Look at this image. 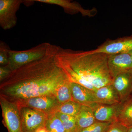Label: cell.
<instances>
[{
    "label": "cell",
    "mask_w": 132,
    "mask_h": 132,
    "mask_svg": "<svg viewBox=\"0 0 132 132\" xmlns=\"http://www.w3.org/2000/svg\"><path fill=\"white\" fill-rule=\"evenodd\" d=\"M18 105L28 107L44 112L54 113L60 105L55 96L44 95L14 101Z\"/></svg>",
    "instance_id": "8992f818"
},
{
    "label": "cell",
    "mask_w": 132,
    "mask_h": 132,
    "mask_svg": "<svg viewBox=\"0 0 132 132\" xmlns=\"http://www.w3.org/2000/svg\"><path fill=\"white\" fill-rule=\"evenodd\" d=\"M111 123L97 121L88 127L76 132H106Z\"/></svg>",
    "instance_id": "44dd1931"
},
{
    "label": "cell",
    "mask_w": 132,
    "mask_h": 132,
    "mask_svg": "<svg viewBox=\"0 0 132 132\" xmlns=\"http://www.w3.org/2000/svg\"><path fill=\"white\" fill-rule=\"evenodd\" d=\"M108 65L113 79L123 73L132 69V59L128 53L109 54Z\"/></svg>",
    "instance_id": "9c48e42d"
},
{
    "label": "cell",
    "mask_w": 132,
    "mask_h": 132,
    "mask_svg": "<svg viewBox=\"0 0 132 132\" xmlns=\"http://www.w3.org/2000/svg\"><path fill=\"white\" fill-rule=\"evenodd\" d=\"M127 132H132V126L128 128Z\"/></svg>",
    "instance_id": "484cf974"
},
{
    "label": "cell",
    "mask_w": 132,
    "mask_h": 132,
    "mask_svg": "<svg viewBox=\"0 0 132 132\" xmlns=\"http://www.w3.org/2000/svg\"><path fill=\"white\" fill-rule=\"evenodd\" d=\"M118 121L127 128L132 126V98L123 103Z\"/></svg>",
    "instance_id": "2e32d148"
},
{
    "label": "cell",
    "mask_w": 132,
    "mask_h": 132,
    "mask_svg": "<svg viewBox=\"0 0 132 132\" xmlns=\"http://www.w3.org/2000/svg\"><path fill=\"white\" fill-rule=\"evenodd\" d=\"M35 132H49L45 126L42 127L38 128Z\"/></svg>",
    "instance_id": "d4e9b609"
},
{
    "label": "cell",
    "mask_w": 132,
    "mask_h": 132,
    "mask_svg": "<svg viewBox=\"0 0 132 132\" xmlns=\"http://www.w3.org/2000/svg\"><path fill=\"white\" fill-rule=\"evenodd\" d=\"M71 86L74 101L91 108L97 104L94 91L75 82H71Z\"/></svg>",
    "instance_id": "7c38bea8"
},
{
    "label": "cell",
    "mask_w": 132,
    "mask_h": 132,
    "mask_svg": "<svg viewBox=\"0 0 132 132\" xmlns=\"http://www.w3.org/2000/svg\"><path fill=\"white\" fill-rule=\"evenodd\" d=\"M112 85L121 102H124L132 95V69L119 75L113 79Z\"/></svg>",
    "instance_id": "8fae6325"
},
{
    "label": "cell",
    "mask_w": 132,
    "mask_h": 132,
    "mask_svg": "<svg viewBox=\"0 0 132 132\" xmlns=\"http://www.w3.org/2000/svg\"><path fill=\"white\" fill-rule=\"evenodd\" d=\"M94 92L97 104L111 105L122 102L112 84L98 88Z\"/></svg>",
    "instance_id": "4fadbf2b"
},
{
    "label": "cell",
    "mask_w": 132,
    "mask_h": 132,
    "mask_svg": "<svg viewBox=\"0 0 132 132\" xmlns=\"http://www.w3.org/2000/svg\"><path fill=\"white\" fill-rule=\"evenodd\" d=\"M55 97L60 104L73 100L71 82L68 81L57 88L55 93Z\"/></svg>",
    "instance_id": "e0dca14e"
},
{
    "label": "cell",
    "mask_w": 132,
    "mask_h": 132,
    "mask_svg": "<svg viewBox=\"0 0 132 132\" xmlns=\"http://www.w3.org/2000/svg\"><path fill=\"white\" fill-rule=\"evenodd\" d=\"M23 2L21 0L0 1V26L3 29L8 30L15 26L16 12Z\"/></svg>",
    "instance_id": "52a82bcc"
},
{
    "label": "cell",
    "mask_w": 132,
    "mask_h": 132,
    "mask_svg": "<svg viewBox=\"0 0 132 132\" xmlns=\"http://www.w3.org/2000/svg\"><path fill=\"white\" fill-rule=\"evenodd\" d=\"M124 102L114 105L96 104L92 108L95 118L98 121L113 123L118 121Z\"/></svg>",
    "instance_id": "30bf717a"
},
{
    "label": "cell",
    "mask_w": 132,
    "mask_h": 132,
    "mask_svg": "<svg viewBox=\"0 0 132 132\" xmlns=\"http://www.w3.org/2000/svg\"><path fill=\"white\" fill-rule=\"evenodd\" d=\"M45 127L49 132H67L61 120L54 113L48 114Z\"/></svg>",
    "instance_id": "d6986e66"
},
{
    "label": "cell",
    "mask_w": 132,
    "mask_h": 132,
    "mask_svg": "<svg viewBox=\"0 0 132 132\" xmlns=\"http://www.w3.org/2000/svg\"><path fill=\"white\" fill-rule=\"evenodd\" d=\"M132 51V35L107 40L96 49L91 50L93 53H103L108 55L128 53Z\"/></svg>",
    "instance_id": "ba28073f"
},
{
    "label": "cell",
    "mask_w": 132,
    "mask_h": 132,
    "mask_svg": "<svg viewBox=\"0 0 132 132\" xmlns=\"http://www.w3.org/2000/svg\"><path fill=\"white\" fill-rule=\"evenodd\" d=\"M59 47L50 44L44 57L12 71L1 82V96L12 101L44 95L55 96L57 88L70 81L55 60Z\"/></svg>",
    "instance_id": "6da1fadb"
},
{
    "label": "cell",
    "mask_w": 132,
    "mask_h": 132,
    "mask_svg": "<svg viewBox=\"0 0 132 132\" xmlns=\"http://www.w3.org/2000/svg\"><path fill=\"white\" fill-rule=\"evenodd\" d=\"M34 1L51 5H58L66 10L76 13L80 12L84 16L91 17L94 16L97 13L96 9H85L77 3L72 2L68 0H35Z\"/></svg>",
    "instance_id": "5bb4252c"
},
{
    "label": "cell",
    "mask_w": 132,
    "mask_h": 132,
    "mask_svg": "<svg viewBox=\"0 0 132 132\" xmlns=\"http://www.w3.org/2000/svg\"></svg>",
    "instance_id": "83f0119b"
},
{
    "label": "cell",
    "mask_w": 132,
    "mask_h": 132,
    "mask_svg": "<svg viewBox=\"0 0 132 132\" xmlns=\"http://www.w3.org/2000/svg\"><path fill=\"white\" fill-rule=\"evenodd\" d=\"M10 49L5 42L1 41L0 43V65L6 66L9 62V52Z\"/></svg>",
    "instance_id": "7402d4cb"
},
{
    "label": "cell",
    "mask_w": 132,
    "mask_h": 132,
    "mask_svg": "<svg viewBox=\"0 0 132 132\" xmlns=\"http://www.w3.org/2000/svg\"><path fill=\"white\" fill-rule=\"evenodd\" d=\"M128 53L130 55L132 59V51H130V52H128Z\"/></svg>",
    "instance_id": "4316f807"
},
{
    "label": "cell",
    "mask_w": 132,
    "mask_h": 132,
    "mask_svg": "<svg viewBox=\"0 0 132 132\" xmlns=\"http://www.w3.org/2000/svg\"><path fill=\"white\" fill-rule=\"evenodd\" d=\"M54 114L61 120L67 132H76V124L75 117L59 112H55Z\"/></svg>",
    "instance_id": "ffe728a7"
},
{
    "label": "cell",
    "mask_w": 132,
    "mask_h": 132,
    "mask_svg": "<svg viewBox=\"0 0 132 132\" xmlns=\"http://www.w3.org/2000/svg\"><path fill=\"white\" fill-rule=\"evenodd\" d=\"M18 105L21 119L22 132H35L39 128L45 126L47 114L28 107Z\"/></svg>",
    "instance_id": "277c9868"
},
{
    "label": "cell",
    "mask_w": 132,
    "mask_h": 132,
    "mask_svg": "<svg viewBox=\"0 0 132 132\" xmlns=\"http://www.w3.org/2000/svg\"><path fill=\"white\" fill-rule=\"evenodd\" d=\"M75 118L76 124L75 132L86 128L97 121L92 108L82 105Z\"/></svg>",
    "instance_id": "9a60e30c"
},
{
    "label": "cell",
    "mask_w": 132,
    "mask_h": 132,
    "mask_svg": "<svg viewBox=\"0 0 132 132\" xmlns=\"http://www.w3.org/2000/svg\"><path fill=\"white\" fill-rule=\"evenodd\" d=\"M0 104L4 123L9 132H22L21 119L17 103L1 96Z\"/></svg>",
    "instance_id": "5b68a950"
},
{
    "label": "cell",
    "mask_w": 132,
    "mask_h": 132,
    "mask_svg": "<svg viewBox=\"0 0 132 132\" xmlns=\"http://www.w3.org/2000/svg\"><path fill=\"white\" fill-rule=\"evenodd\" d=\"M81 105L73 100L69 101L60 104L55 112L75 117L79 113Z\"/></svg>",
    "instance_id": "ac0fdd59"
},
{
    "label": "cell",
    "mask_w": 132,
    "mask_h": 132,
    "mask_svg": "<svg viewBox=\"0 0 132 132\" xmlns=\"http://www.w3.org/2000/svg\"><path fill=\"white\" fill-rule=\"evenodd\" d=\"M50 44L48 43H43L30 49L22 51L10 50L8 66L11 71H13L22 66L42 59L46 54Z\"/></svg>",
    "instance_id": "3957f363"
},
{
    "label": "cell",
    "mask_w": 132,
    "mask_h": 132,
    "mask_svg": "<svg viewBox=\"0 0 132 132\" xmlns=\"http://www.w3.org/2000/svg\"><path fill=\"white\" fill-rule=\"evenodd\" d=\"M10 70L9 66H1L0 67V82L2 81L6 78H7L11 73Z\"/></svg>",
    "instance_id": "cb8c5ba5"
},
{
    "label": "cell",
    "mask_w": 132,
    "mask_h": 132,
    "mask_svg": "<svg viewBox=\"0 0 132 132\" xmlns=\"http://www.w3.org/2000/svg\"><path fill=\"white\" fill-rule=\"evenodd\" d=\"M108 55L91 51H75L60 47L55 60L70 82L93 91L112 85L113 79L108 65Z\"/></svg>",
    "instance_id": "7a4b0ae2"
},
{
    "label": "cell",
    "mask_w": 132,
    "mask_h": 132,
    "mask_svg": "<svg viewBox=\"0 0 132 132\" xmlns=\"http://www.w3.org/2000/svg\"><path fill=\"white\" fill-rule=\"evenodd\" d=\"M128 128L118 121L111 123L106 132H127Z\"/></svg>",
    "instance_id": "603a6c76"
}]
</instances>
